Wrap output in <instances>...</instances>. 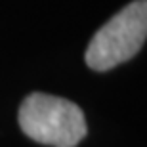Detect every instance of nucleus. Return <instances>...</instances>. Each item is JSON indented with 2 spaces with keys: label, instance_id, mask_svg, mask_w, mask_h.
<instances>
[{
  "label": "nucleus",
  "instance_id": "2",
  "mask_svg": "<svg viewBox=\"0 0 147 147\" xmlns=\"http://www.w3.org/2000/svg\"><path fill=\"white\" fill-rule=\"evenodd\" d=\"M147 38V0H134L113 16L86 48L88 67L94 71H109L132 59Z\"/></svg>",
  "mask_w": 147,
  "mask_h": 147
},
{
  "label": "nucleus",
  "instance_id": "1",
  "mask_svg": "<svg viewBox=\"0 0 147 147\" xmlns=\"http://www.w3.org/2000/svg\"><path fill=\"white\" fill-rule=\"evenodd\" d=\"M19 126L27 138L52 147H75L86 136V120L78 105L40 92L23 99Z\"/></svg>",
  "mask_w": 147,
  "mask_h": 147
}]
</instances>
